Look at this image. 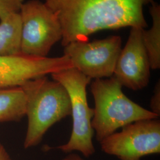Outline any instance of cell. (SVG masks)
<instances>
[{
	"instance_id": "obj_1",
	"label": "cell",
	"mask_w": 160,
	"mask_h": 160,
	"mask_svg": "<svg viewBox=\"0 0 160 160\" xmlns=\"http://www.w3.org/2000/svg\"><path fill=\"white\" fill-rule=\"evenodd\" d=\"M153 0H43L57 16L62 28L61 45L88 41L100 30L137 28L147 23L144 7Z\"/></svg>"
},
{
	"instance_id": "obj_2",
	"label": "cell",
	"mask_w": 160,
	"mask_h": 160,
	"mask_svg": "<svg viewBox=\"0 0 160 160\" xmlns=\"http://www.w3.org/2000/svg\"><path fill=\"white\" fill-rule=\"evenodd\" d=\"M20 86L27 99L28 125L24 141L27 149L40 143L52 126L71 115V102L65 88L46 76L29 80Z\"/></svg>"
},
{
	"instance_id": "obj_3",
	"label": "cell",
	"mask_w": 160,
	"mask_h": 160,
	"mask_svg": "<svg viewBox=\"0 0 160 160\" xmlns=\"http://www.w3.org/2000/svg\"><path fill=\"white\" fill-rule=\"evenodd\" d=\"M122 88V86L113 76L96 79L90 85L95 103L92 125L99 142L128 124L159 118L132 101Z\"/></svg>"
},
{
	"instance_id": "obj_4",
	"label": "cell",
	"mask_w": 160,
	"mask_h": 160,
	"mask_svg": "<svg viewBox=\"0 0 160 160\" xmlns=\"http://www.w3.org/2000/svg\"><path fill=\"white\" fill-rule=\"evenodd\" d=\"M51 76L68 92L72 117V129L68 142L56 148L68 154L78 151L88 158L95 152L92 142L94 131L92 125L94 110L88 106L86 90L92 79L74 67L52 74Z\"/></svg>"
},
{
	"instance_id": "obj_5",
	"label": "cell",
	"mask_w": 160,
	"mask_h": 160,
	"mask_svg": "<svg viewBox=\"0 0 160 160\" xmlns=\"http://www.w3.org/2000/svg\"><path fill=\"white\" fill-rule=\"evenodd\" d=\"M19 14L22 22L21 54L48 57L52 48L62 37L57 15L39 0L24 2Z\"/></svg>"
},
{
	"instance_id": "obj_6",
	"label": "cell",
	"mask_w": 160,
	"mask_h": 160,
	"mask_svg": "<svg viewBox=\"0 0 160 160\" xmlns=\"http://www.w3.org/2000/svg\"><path fill=\"white\" fill-rule=\"evenodd\" d=\"M100 143L104 153L120 160H141L147 155L160 154V120L157 118L133 122Z\"/></svg>"
},
{
	"instance_id": "obj_7",
	"label": "cell",
	"mask_w": 160,
	"mask_h": 160,
	"mask_svg": "<svg viewBox=\"0 0 160 160\" xmlns=\"http://www.w3.org/2000/svg\"><path fill=\"white\" fill-rule=\"evenodd\" d=\"M122 50L119 36H111L92 42H74L64 47L63 52L73 67L90 78L101 79L113 75Z\"/></svg>"
},
{
	"instance_id": "obj_8",
	"label": "cell",
	"mask_w": 160,
	"mask_h": 160,
	"mask_svg": "<svg viewBox=\"0 0 160 160\" xmlns=\"http://www.w3.org/2000/svg\"><path fill=\"white\" fill-rule=\"evenodd\" d=\"M73 68L67 55L40 58L20 54L0 57V88L20 86L29 80Z\"/></svg>"
},
{
	"instance_id": "obj_9",
	"label": "cell",
	"mask_w": 160,
	"mask_h": 160,
	"mask_svg": "<svg viewBox=\"0 0 160 160\" xmlns=\"http://www.w3.org/2000/svg\"><path fill=\"white\" fill-rule=\"evenodd\" d=\"M142 29L132 28L126 45L120 52L113 77L122 87L133 91L148 85L150 63L142 39Z\"/></svg>"
},
{
	"instance_id": "obj_10",
	"label": "cell",
	"mask_w": 160,
	"mask_h": 160,
	"mask_svg": "<svg viewBox=\"0 0 160 160\" xmlns=\"http://www.w3.org/2000/svg\"><path fill=\"white\" fill-rule=\"evenodd\" d=\"M26 103L21 86L0 88V122L20 120L26 114Z\"/></svg>"
},
{
	"instance_id": "obj_11",
	"label": "cell",
	"mask_w": 160,
	"mask_h": 160,
	"mask_svg": "<svg viewBox=\"0 0 160 160\" xmlns=\"http://www.w3.org/2000/svg\"><path fill=\"white\" fill-rule=\"evenodd\" d=\"M22 22L19 12L0 20V57L21 54Z\"/></svg>"
},
{
	"instance_id": "obj_12",
	"label": "cell",
	"mask_w": 160,
	"mask_h": 160,
	"mask_svg": "<svg viewBox=\"0 0 160 160\" xmlns=\"http://www.w3.org/2000/svg\"><path fill=\"white\" fill-rule=\"evenodd\" d=\"M151 4L152 26L148 30H142V39L151 69H158L160 68V6L154 1Z\"/></svg>"
},
{
	"instance_id": "obj_13",
	"label": "cell",
	"mask_w": 160,
	"mask_h": 160,
	"mask_svg": "<svg viewBox=\"0 0 160 160\" xmlns=\"http://www.w3.org/2000/svg\"><path fill=\"white\" fill-rule=\"evenodd\" d=\"M24 0H0V20L10 14L19 12Z\"/></svg>"
},
{
	"instance_id": "obj_14",
	"label": "cell",
	"mask_w": 160,
	"mask_h": 160,
	"mask_svg": "<svg viewBox=\"0 0 160 160\" xmlns=\"http://www.w3.org/2000/svg\"><path fill=\"white\" fill-rule=\"evenodd\" d=\"M150 108L152 113L157 114L158 117L160 114V82H157L155 86L153 95L150 102Z\"/></svg>"
},
{
	"instance_id": "obj_15",
	"label": "cell",
	"mask_w": 160,
	"mask_h": 160,
	"mask_svg": "<svg viewBox=\"0 0 160 160\" xmlns=\"http://www.w3.org/2000/svg\"><path fill=\"white\" fill-rule=\"evenodd\" d=\"M0 160H12L5 148L0 143Z\"/></svg>"
},
{
	"instance_id": "obj_16",
	"label": "cell",
	"mask_w": 160,
	"mask_h": 160,
	"mask_svg": "<svg viewBox=\"0 0 160 160\" xmlns=\"http://www.w3.org/2000/svg\"><path fill=\"white\" fill-rule=\"evenodd\" d=\"M62 160H84L80 155L75 154V153H69L68 155H67Z\"/></svg>"
}]
</instances>
